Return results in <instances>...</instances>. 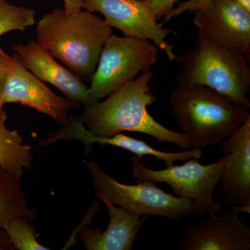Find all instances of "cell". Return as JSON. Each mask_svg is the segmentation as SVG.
<instances>
[{"label": "cell", "mask_w": 250, "mask_h": 250, "mask_svg": "<svg viewBox=\"0 0 250 250\" xmlns=\"http://www.w3.org/2000/svg\"><path fill=\"white\" fill-rule=\"evenodd\" d=\"M153 77L152 71L141 74L104 101L85 106L78 118L89 132L98 137H111L123 131H131L155 138L161 144L173 143L186 150L192 149L185 134L167 129L148 112V106L156 102L149 85Z\"/></svg>", "instance_id": "1"}, {"label": "cell", "mask_w": 250, "mask_h": 250, "mask_svg": "<svg viewBox=\"0 0 250 250\" xmlns=\"http://www.w3.org/2000/svg\"><path fill=\"white\" fill-rule=\"evenodd\" d=\"M37 42L82 81H90L112 27L88 11L54 9L38 22Z\"/></svg>", "instance_id": "2"}, {"label": "cell", "mask_w": 250, "mask_h": 250, "mask_svg": "<svg viewBox=\"0 0 250 250\" xmlns=\"http://www.w3.org/2000/svg\"><path fill=\"white\" fill-rule=\"evenodd\" d=\"M169 104L182 133L197 149L218 145L250 118V108L200 85H178Z\"/></svg>", "instance_id": "3"}, {"label": "cell", "mask_w": 250, "mask_h": 250, "mask_svg": "<svg viewBox=\"0 0 250 250\" xmlns=\"http://www.w3.org/2000/svg\"><path fill=\"white\" fill-rule=\"evenodd\" d=\"M176 61L182 65L176 76L179 86L207 87L250 107V59L244 54L198 35L193 48L177 56Z\"/></svg>", "instance_id": "4"}, {"label": "cell", "mask_w": 250, "mask_h": 250, "mask_svg": "<svg viewBox=\"0 0 250 250\" xmlns=\"http://www.w3.org/2000/svg\"><path fill=\"white\" fill-rule=\"evenodd\" d=\"M96 195H102L129 214L136 216H160L179 221L196 214L191 200L166 192L152 180L134 185L122 184L101 168L97 161L86 164Z\"/></svg>", "instance_id": "5"}, {"label": "cell", "mask_w": 250, "mask_h": 250, "mask_svg": "<svg viewBox=\"0 0 250 250\" xmlns=\"http://www.w3.org/2000/svg\"><path fill=\"white\" fill-rule=\"evenodd\" d=\"M159 59V47L150 41L111 34L104 45L88 88L90 104L100 101L150 71Z\"/></svg>", "instance_id": "6"}, {"label": "cell", "mask_w": 250, "mask_h": 250, "mask_svg": "<svg viewBox=\"0 0 250 250\" xmlns=\"http://www.w3.org/2000/svg\"><path fill=\"white\" fill-rule=\"evenodd\" d=\"M225 157L213 164L203 165L197 159H190L183 165L172 166L163 170H152L143 165L136 156L131 158L132 175L138 182L144 180L168 184L174 196L191 200L199 215L216 214L220 203L213 201Z\"/></svg>", "instance_id": "7"}, {"label": "cell", "mask_w": 250, "mask_h": 250, "mask_svg": "<svg viewBox=\"0 0 250 250\" xmlns=\"http://www.w3.org/2000/svg\"><path fill=\"white\" fill-rule=\"evenodd\" d=\"M83 9L103 14L110 27L125 36L152 41L170 62L176 61L175 47L166 41L174 31L159 24L152 8L144 0H83Z\"/></svg>", "instance_id": "8"}, {"label": "cell", "mask_w": 250, "mask_h": 250, "mask_svg": "<svg viewBox=\"0 0 250 250\" xmlns=\"http://www.w3.org/2000/svg\"><path fill=\"white\" fill-rule=\"evenodd\" d=\"M192 13L198 35L250 59V13L233 0H210Z\"/></svg>", "instance_id": "9"}, {"label": "cell", "mask_w": 250, "mask_h": 250, "mask_svg": "<svg viewBox=\"0 0 250 250\" xmlns=\"http://www.w3.org/2000/svg\"><path fill=\"white\" fill-rule=\"evenodd\" d=\"M3 101L4 104L18 103L34 108L47 115L62 126L68 123L70 111L80 106V103L54 93L29 71L16 54L5 86Z\"/></svg>", "instance_id": "10"}, {"label": "cell", "mask_w": 250, "mask_h": 250, "mask_svg": "<svg viewBox=\"0 0 250 250\" xmlns=\"http://www.w3.org/2000/svg\"><path fill=\"white\" fill-rule=\"evenodd\" d=\"M218 145L225 157L218 183L222 200L250 208V118Z\"/></svg>", "instance_id": "11"}, {"label": "cell", "mask_w": 250, "mask_h": 250, "mask_svg": "<svg viewBox=\"0 0 250 250\" xmlns=\"http://www.w3.org/2000/svg\"><path fill=\"white\" fill-rule=\"evenodd\" d=\"M240 212L231 210L225 216L208 215L205 221L186 231L179 250H250V227L239 218Z\"/></svg>", "instance_id": "12"}, {"label": "cell", "mask_w": 250, "mask_h": 250, "mask_svg": "<svg viewBox=\"0 0 250 250\" xmlns=\"http://www.w3.org/2000/svg\"><path fill=\"white\" fill-rule=\"evenodd\" d=\"M16 54L28 70L42 82H47L60 90L67 99L83 105L90 104L88 88L71 70L62 66L45 48L35 41L25 45L13 46Z\"/></svg>", "instance_id": "13"}, {"label": "cell", "mask_w": 250, "mask_h": 250, "mask_svg": "<svg viewBox=\"0 0 250 250\" xmlns=\"http://www.w3.org/2000/svg\"><path fill=\"white\" fill-rule=\"evenodd\" d=\"M53 139L54 141L77 140L82 143L85 150L88 153L91 151L94 143H99L101 146L109 145L133 153L139 160L146 155L154 156L158 160L165 162L166 167L173 166L174 163L177 161H187L190 159L199 160L203 154L202 149L197 148L187 149L182 152H162L151 147L142 140L135 139L122 133L111 137H98L89 132L78 117L72 116H70L68 123L65 126H62V129L54 131Z\"/></svg>", "instance_id": "14"}, {"label": "cell", "mask_w": 250, "mask_h": 250, "mask_svg": "<svg viewBox=\"0 0 250 250\" xmlns=\"http://www.w3.org/2000/svg\"><path fill=\"white\" fill-rule=\"evenodd\" d=\"M109 213V224L104 231L88 226L81 229L80 238L87 250H131L140 230L147 218L129 214L112 204L106 197L97 195Z\"/></svg>", "instance_id": "15"}, {"label": "cell", "mask_w": 250, "mask_h": 250, "mask_svg": "<svg viewBox=\"0 0 250 250\" xmlns=\"http://www.w3.org/2000/svg\"><path fill=\"white\" fill-rule=\"evenodd\" d=\"M6 112L0 108V166L21 181L24 170L32 167L33 154L30 146L24 143L17 130L6 126Z\"/></svg>", "instance_id": "16"}, {"label": "cell", "mask_w": 250, "mask_h": 250, "mask_svg": "<svg viewBox=\"0 0 250 250\" xmlns=\"http://www.w3.org/2000/svg\"><path fill=\"white\" fill-rule=\"evenodd\" d=\"M20 182L0 166V228L13 219L22 218L31 222L36 218L35 210L29 206Z\"/></svg>", "instance_id": "17"}, {"label": "cell", "mask_w": 250, "mask_h": 250, "mask_svg": "<svg viewBox=\"0 0 250 250\" xmlns=\"http://www.w3.org/2000/svg\"><path fill=\"white\" fill-rule=\"evenodd\" d=\"M35 18L34 10L0 0V36L11 31L25 30L34 25Z\"/></svg>", "instance_id": "18"}, {"label": "cell", "mask_w": 250, "mask_h": 250, "mask_svg": "<svg viewBox=\"0 0 250 250\" xmlns=\"http://www.w3.org/2000/svg\"><path fill=\"white\" fill-rule=\"evenodd\" d=\"M29 220L13 219L4 227L9 237L13 249L18 250H49L36 239V230Z\"/></svg>", "instance_id": "19"}, {"label": "cell", "mask_w": 250, "mask_h": 250, "mask_svg": "<svg viewBox=\"0 0 250 250\" xmlns=\"http://www.w3.org/2000/svg\"><path fill=\"white\" fill-rule=\"evenodd\" d=\"M14 62V57L8 55L0 47V108L4 106V93L6 82Z\"/></svg>", "instance_id": "20"}, {"label": "cell", "mask_w": 250, "mask_h": 250, "mask_svg": "<svg viewBox=\"0 0 250 250\" xmlns=\"http://www.w3.org/2000/svg\"><path fill=\"white\" fill-rule=\"evenodd\" d=\"M210 0H188L184 2L179 3L177 7H174L167 16L164 18L165 22H168L172 18L183 14L187 11H193L202 9L209 2Z\"/></svg>", "instance_id": "21"}, {"label": "cell", "mask_w": 250, "mask_h": 250, "mask_svg": "<svg viewBox=\"0 0 250 250\" xmlns=\"http://www.w3.org/2000/svg\"><path fill=\"white\" fill-rule=\"evenodd\" d=\"M153 10L157 21H160L167 16L174 8L178 0H144Z\"/></svg>", "instance_id": "22"}, {"label": "cell", "mask_w": 250, "mask_h": 250, "mask_svg": "<svg viewBox=\"0 0 250 250\" xmlns=\"http://www.w3.org/2000/svg\"><path fill=\"white\" fill-rule=\"evenodd\" d=\"M64 9L70 13H78L83 10V0H63Z\"/></svg>", "instance_id": "23"}, {"label": "cell", "mask_w": 250, "mask_h": 250, "mask_svg": "<svg viewBox=\"0 0 250 250\" xmlns=\"http://www.w3.org/2000/svg\"><path fill=\"white\" fill-rule=\"evenodd\" d=\"M13 246L9 237L4 228H0V250H12Z\"/></svg>", "instance_id": "24"}, {"label": "cell", "mask_w": 250, "mask_h": 250, "mask_svg": "<svg viewBox=\"0 0 250 250\" xmlns=\"http://www.w3.org/2000/svg\"><path fill=\"white\" fill-rule=\"evenodd\" d=\"M235 2L250 13V0H233Z\"/></svg>", "instance_id": "25"}]
</instances>
